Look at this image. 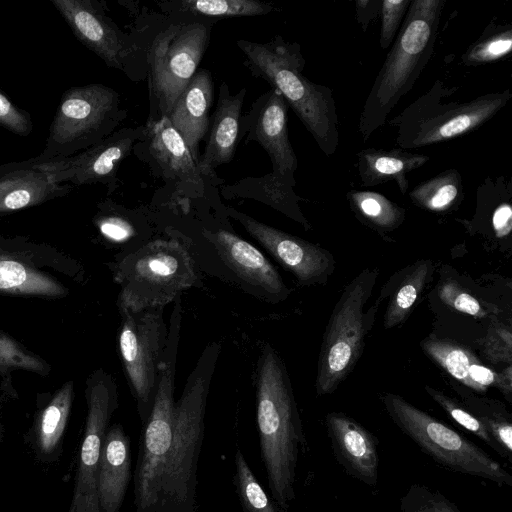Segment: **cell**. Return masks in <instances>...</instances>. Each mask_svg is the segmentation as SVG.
<instances>
[{
  "label": "cell",
  "mask_w": 512,
  "mask_h": 512,
  "mask_svg": "<svg viewBox=\"0 0 512 512\" xmlns=\"http://www.w3.org/2000/svg\"><path fill=\"white\" fill-rule=\"evenodd\" d=\"M287 112L281 93L270 88L241 117L239 138L259 143L271 160L272 173L295 187L298 160L288 137Z\"/></svg>",
  "instance_id": "cell-19"
},
{
  "label": "cell",
  "mask_w": 512,
  "mask_h": 512,
  "mask_svg": "<svg viewBox=\"0 0 512 512\" xmlns=\"http://www.w3.org/2000/svg\"><path fill=\"white\" fill-rule=\"evenodd\" d=\"M94 222L101 236L119 249L115 260L152 240L158 231L147 214L119 206L110 200L98 204Z\"/></svg>",
  "instance_id": "cell-25"
},
{
  "label": "cell",
  "mask_w": 512,
  "mask_h": 512,
  "mask_svg": "<svg viewBox=\"0 0 512 512\" xmlns=\"http://www.w3.org/2000/svg\"><path fill=\"white\" fill-rule=\"evenodd\" d=\"M145 126L126 127L113 132L93 146L67 158L34 161L31 159L0 165V174L21 168L45 172L57 183L72 185L102 184L111 194L118 186L121 163L144 139Z\"/></svg>",
  "instance_id": "cell-14"
},
{
  "label": "cell",
  "mask_w": 512,
  "mask_h": 512,
  "mask_svg": "<svg viewBox=\"0 0 512 512\" xmlns=\"http://www.w3.org/2000/svg\"><path fill=\"white\" fill-rule=\"evenodd\" d=\"M425 390L451 419L463 429L475 435L501 456L499 447L492 439L484 424L469 409H466L456 400L433 387L426 385Z\"/></svg>",
  "instance_id": "cell-38"
},
{
  "label": "cell",
  "mask_w": 512,
  "mask_h": 512,
  "mask_svg": "<svg viewBox=\"0 0 512 512\" xmlns=\"http://www.w3.org/2000/svg\"><path fill=\"white\" fill-rule=\"evenodd\" d=\"M73 381H67L42 411L36 427V447L50 456L59 447L73 401Z\"/></svg>",
  "instance_id": "cell-33"
},
{
  "label": "cell",
  "mask_w": 512,
  "mask_h": 512,
  "mask_svg": "<svg viewBox=\"0 0 512 512\" xmlns=\"http://www.w3.org/2000/svg\"><path fill=\"white\" fill-rule=\"evenodd\" d=\"M255 384L260 455L271 498L287 512L296 497V469L307 442L287 368L269 343L261 346Z\"/></svg>",
  "instance_id": "cell-1"
},
{
  "label": "cell",
  "mask_w": 512,
  "mask_h": 512,
  "mask_svg": "<svg viewBox=\"0 0 512 512\" xmlns=\"http://www.w3.org/2000/svg\"><path fill=\"white\" fill-rule=\"evenodd\" d=\"M74 36L104 63L129 75L134 40L107 15L105 2L98 0H51Z\"/></svg>",
  "instance_id": "cell-18"
},
{
  "label": "cell",
  "mask_w": 512,
  "mask_h": 512,
  "mask_svg": "<svg viewBox=\"0 0 512 512\" xmlns=\"http://www.w3.org/2000/svg\"><path fill=\"white\" fill-rule=\"evenodd\" d=\"M484 357L493 364L512 362V332L510 326L502 323H492L481 341Z\"/></svg>",
  "instance_id": "cell-41"
},
{
  "label": "cell",
  "mask_w": 512,
  "mask_h": 512,
  "mask_svg": "<svg viewBox=\"0 0 512 512\" xmlns=\"http://www.w3.org/2000/svg\"><path fill=\"white\" fill-rule=\"evenodd\" d=\"M357 157L362 186H376L395 181L402 194H406L408 190V174L429 160L427 155L401 148H366L358 151Z\"/></svg>",
  "instance_id": "cell-28"
},
{
  "label": "cell",
  "mask_w": 512,
  "mask_h": 512,
  "mask_svg": "<svg viewBox=\"0 0 512 512\" xmlns=\"http://www.w3.org/2000/svg\"><path fill=\"white\" fill-rule=\"evenodd\" d=\"M351 211L370 228L379 233L399 228L406 216V210L375 191L350 190L346 195Z\"/></svg>",
  "instance_id": "cell-32"
},
{
  "label": "cell",
  "mask_w": 512,
  "mask_h": 512,
  "mask_svg": "<svg viewBox=\"0 0 512 512\" xmlns=\"http://www.w3.org/2000/svg\"><path fill=\"white\" fill-rule=\"evenodd\" d=\"M156 4L174 21L211 25L223 19L262 16L277 10L271 3L257 0H163Z\"/></svg>",
  "instance_id": "cell-29"
},
{
  "label": "cell",
  "mask_w": 512,
  "mask_h": 512,
  "mask_svg": "<svg viewBox=\"0 0 512 512\" xmlns=\"http://www.w3.org/2000/svg\"><path fill=\"white\" fill-rule=\"evenodd\" d=\"M214 102V81L207 69H198L173 103L167 118L198 163L200 142L207 136Z\"/></svg>",
  "instance_id": "cell-22"
},
{
  "label": "cell",
  "mask_w": 512,
  "mask_h": 512,
  "mask_svg": "<svg viewBox=\"0 0 512 512\" xmlns=\"http://www.w3.org/2000/svg\"><path fill=\"white\" fill-rule=\"evenodd\" d=\"M356 19L363 31H366L372 20L380 13V0H357Z\"/></svg>",
  "instance_id": "cell-46"
},
{
  "label": "cell",
  "mask_w": 512,
  "mask_h": 512,
  "mask_svg": "<svg viewBox=\"0 0 512 512\" xmlns=\"http://www.w3.org/2000/svg\"><path fill=\"white\" fill-rule=\"evenodd\" d=\"M163 235L181 240L200 271L268 303L285 301L290 288L256 246L235 233L227 218L155 223Z\"/></svg>",
  "instance_id": "cell-2"
},
{
  "label": "cell",
  "mask_w": 512,
  "mask_h": 512,
  "mask_svg": "<svg viewBox=\"0 0 512 512\" xmlns=\"http://www.w3.org/2000/svg\"><path fill=\"white\" fill-rule=\"evenodd\" d=\"M420 345L422 350L449 375L470 389L476 390V386L469 378V369L479 360L468 348L433 335L423 339Z\"/></svg>",
  "instance_id": "cell-34"
},
{
  "label": "cell",
  "mask_w": 512,
  "mask_h": 512,
  "mask_svg": "<svg viewBox=\"0 0 512 512\" xmlns=\"http://www.w3.org/2000/svg\"><path fill=\"white\" fill-rule=\"evenodd\" d=\"M401 512H463L441 492L426 485L412 484L400 499Z\"/></svg>",
  "instance_id": "cell-40"
},
{
  "label": "cell",
  "mask_w": 512,
  "mask_h": 512,
  "mask_svg": "<svg viewBox=\"0 0 512 512\" xmlns=\"http://www.w3.org/2000/svg\"><path fill=\"white\" fill-rule=\"evenodd\" d=\"M118 346L142 426L151 414L167 344L164 308L123 311Z\"/></svg>",
  "instance_id": "cell-13"
},
{
  "label": "cell",
  "mask_w": 512,
  "mask_h": 512,
  "mask_svg": "<svg viewBox=\"0 0 512 512\" xmlns=\"http://www.w3.org/2000/svg\"><path fill=\"white\" fill-rule=\"evenodd\" d=\"M220 353L219 342L206 345L176 402L172 444L155 512H196L206 405Z\"/></svg>",
  "instance_id": "cell-4"
},
{
  "label": "cell",
  "mask_w": 512,
  "mask_h": 512,
  "mask_svg": "<svg viewBox=\"0 0 512 512\" xmlns=\"http://www.w3.org/2000/svg\"><path fill=\"white\" fill-rule=\"evenodd\" d=\"M131 480L130 439L119 423L104 437L97 474L100 512H119Z\"/></svg>",
  "instance_id": "cell-23"
},
{
  "label": "cell",
  "mask_w": 512,
  "mask_h": 512,
  "mask_svg": "<svg viewBox=\"0 0 512 512\" xmlns=\"http://www.w3.org/2000/svg\"><path fill=\"white\" fill-rule=\"evenodd\" d=\"M146 134L133 151L142 152L145 160L180 197L178 205L183 213L190 211V204L204 196V177L197 162L181 135L166 116L149 120Z\"/></svg>",
  "instance_id": "cell-16"
},
{
  "label": "cell",
  "mask_w": 512,
  "mask_h": 512,
  "mask_svg": "<svg viewBox=\"0 0 512 512\" xmlns=\"http://www.w3.org/2000/svg\"><path fill=\"white\" fill-rule=\"evenodd\" d=\"M455 89L436 80L427 92L389 121L396 129L398 148L418 149L472 132L493 118L512 97L511 91L505 90L465 102H443Z\"/></svg>",
  "instance_id": "cell-7"
},
{
  "label": "cell",
  "mask_w": 512,
  "mask_h": 512,
  "mask_svg": "<svg viewBox=\"0 0 512 512\" xmlns=\"http://www.w3.org/2000/svg\"><path fill=\"white\" fill-rule=\"evenodd\" d=\"M126 116L120 95L111 87H70L61 96L43 151L32 160L73 156L115 132Z\"/></svg>",
  "instance_id": "cell-11"
},
{
  "label": "cell",
  "mask_w": 512,
  "mask_h": 512,
  "mask_svg": "<svg viewBox=\"0 0 512 512\" xmlns=\"http://www.w3.org/2000/svg\"><path fill=\"white\" fill-rule=\"evenodd\" d=\"M381 399L393 423L439 465L499 486H512V475L461 433L420 410L400 395L385 393Z\"/></svg>",
  "instance_id": "cell-10"
},
{
  "label": "cell",
  "mask_w": 512,
  "mask_h": 512,
  "mask_svg": "<svg viewBox=\"0 0 512 512\" xmlns=\"http://www.w3.org/2000/svg\"><path fill=\"white\" fill-rule=\"evenodd\" d=\"M221 195L228 200L244 198L261 202L299 223L305 230H311L299 205L302 198L295 193L294 187L272 172L259 177L248 176L224 185Z\"/></svg>",
  "instance_id": "cell-26"
},
{
  "label": "cell",
  "mask_w": 512,
  "mask_h": 512,
  "mask_svg": "<svg viewBox=\"0 0 512 512\" xmlns=\"http://www.w3.org/2000/svg\"><path fill=\"white\" fill-rule=\"evenodd\" d=\"M0 291L12 294L59 297L67 290L31 261L0 251Z\"/></svg>",
  "instance_id": "cell-30"
},
{
  "label": "cell",
  "mask_w": 512,
  "mask_h": 512,
  "mask_svg": "<svg viewBox=\"0 0 512 512\" xmlns=\"http://www.w3.org/2000/svg\"><path fill=\"white\" fill-rule=\"evenodd\" d=\"M228 217L245 231L302 286L325 285L335 270L333 255L300 237L260 222L233 207H225Z\"/></svg>",
  "instance_id": "cell-17"
},
{
  "label": "cell",
  "mask_w": 512,
  "mask_h": 512,
  "mask_svg": "<svg viewBox=\"0 0 512 512\" xmlns=\"http://www.w3.org/2000/svg\"><path fill=\"white\" fill-rule=\"evenodd\" d=\"M469 410L484 424L501 451L512 462V422L506 410L495 403L469 401Z\"/></svg>",
  "instance_id": "cell-37"
},
{
  "label": "cell",
  "mask_w": 512,
  "mask_h": 512,
  "mask_svg": "<svg viewBox=\"0 0 512 512\" xmlns=\"http://www.w3.org/2000/svg\"><path fill=\"white\" fill-rule=\"evenodd\" d=\"M211 24L174 21L154 37L147 50L151 94L161 116H167L190 82L207 50Z\"/></svg>",
  "instance_id": "cell-12"
},
{
  "label": "cell",
  "mask_w": 512,
  "mask_h": 512,
  "mask_svg": "<svg viewBox=\"0 0 512 512\" xmlns=\"http://www.w3.org/2000/svg\"><path fill=\"white\" fill-rule=\"evenodd\" d=\"M411 0H381L380 47L388 49L394 42Z\"/></svg>",
  "instance_id": "cell-43"
},
{
  "label": "cell",
  "mask_w": 512,
  "mask_h": 512,
  "mask_svg": "<svg viewBox=\"0 0 512 512\" xmlns=\"http://www.w3.org/2000/svg\"><path fill=\"white\" fill-rule=\"evenodd\" d=\"M512 50V26L493 24L486 27L481 37L462 54L466 66H479L498 61Z\"/></svg>",
  "instance_id": "cell-36"
},
{
  "label": "cell",
  "mask_w": 512,
  "mask_h": 512,
  "mask_svg": "<svg viewBox=\"0 0 512 512\" xmlns=\"http://www.w3.org/2000/svg\"><path fill=\"white\" fill-rule=\"evenodd\" d=\"M411 202L435 213L449 212L461 203L464 196L462 177L456 168H450L419 183L410 192Z\"/></svg>",
  "instance_id": "cell-31"
},
{
  "label": "cell",
  "mask_w": 512,
  "mask_h": 512,
  "mask_svg": "<svg viewBox=\"0 0 512 512\" xmlns=\"http://www.w3.org/2000/svg\"><path fill=\"white\" fill-rule=\"evenodd\" d=\"M14 369H23L43 375L49 373L46 362L0 331V375L10 378Z\"/></svg>",
  "instance_id": "cell-39"
},
{
  "label": "cell",
  "mask_w": 512,
  "mask_h": 512,
  "mask_svg": "<svg viewBox=\"0 0 512 512\" xmlns=\"http://www.w3.org/2000/svg\"><path fill=\"white\" fill-rule=\"evenodd\" d=\"M236 44L251 74L279 91L320 150L326 156L333 155L339 145L336 102L329 87L303 74L305 59L300 45L281 36L265 43L239 39Z\"/></svg>",
  "instance_id": "cell-3"
},
{
  "label": "cell",
  "mask_w": 512,
  "mask_h": 512,
  "mask_svg": "<svg viewBox=\"0 0 512 512\" xmlns=\"http://www.w3.org/2000/svg\"><path fill=\"white\" fill-rule=\"evenodd\" d=\"M379 276L365 268L343 289L328 320L318 358L316 393L332 394L358 362L380 304L367 306Z\"/></svg>",
  "instance_id": "cell-9"
},
{
  "label": "cell",
  "mask_w": 512,
  "mask_h": 512,
  "mask_svg": "<svg viewBox=\"0 0 512 512\" xmlns=\"http://www.w3.org/2000/svg\"><path fill=\"white\" fill-rule=\"evenodd\" d=\"M234 485L243 512H281L265 492L240 449L234 456Z\"/></svg>",
  "instance_id": "cell-35"
},
{
  "label": "cell",
  "mask_w": 512,
  "mask_h": 512,
  "mask_svg": "<svg viewBox=\"0 0 512 512\" xmlns=\"http://www.w3.org/2000/svg\"><path fill=\"white\" fill-rule=\"evenodd\" d=\"M246 92V88H241L236 94H231L225 82L219 87L217 106L210 121L206 147L197 163L204 178H216L215 169L229 163L234 157L239 142Z\"/></svg>",
  "instance_id": "cell-21"
},
{
  "label": "cell",
  "mask_w": 512,
  "mask_h": 512,
  "mask_svg": "<svg viewBox=\"0 0 512 512\" xmlns=\"http://www.w3.org/2000/svg\"><path fill=\"white\" fill-rule=\"evenodd\" d=\"M469 378L476 386V391L485 392L489 386L498 388L506 398L511 401L512 370L508 365L504 371L497 373L482 365L479 361L473 363L469 369Z\"/></svg>",
  "instance_id": "cell-44"
},
{
  "label": "cell",
  "mask_w": 512,
  "mask_h": 512,
  "mask_svg": "<svg viewBox=\"0 0 512 512\" xmlns=\"http://www.w3.org/2000/svg\"><path fill=\"white\" fill-rule=\"evenodd\" d=\"M325 425L334 456L351 477L369 487H376L379 480L378 439L354 418L330 412Z\"/></svg>",
  "instance_id": "cell-20"
},
{
  "label": "cell",
  "mask_w": 512,
  "mask_h": 512,
  "mask_svg": "<svg viewBox=\"0 0 512 512\" xmlns=\"http://www.w3.org/2000/svg\"><path fill=\"white\" fill-rule=\"evenodd\" d=\"M434 264L429 259H422L397 271L380 291L377 303L389 296L384 314L385 329L402 324L417 304L424 289L432 278Z\"/></svg>",
  "instance_id": "cell-27"
},
{
  "label": "cell",
  "mask_w": 512,
  "mask_h": 512,
  "mask_svg": "<svg viewBox=\"0 0 512 512\" xmlns=\"http://www.w3.org/2000/svg\"><path fill=\"white\" fill-rule=\"evenodd\" d=\"M445 0H411L359 117L363 141L384 125L400 99L414 86L434 52Z\"/></svg>",
  "instance_id": "cell-5"
},
{
  "label": "cell",
  "mask_w": 512,
  "mask_h": 512,
  "mask_svg": "<svg viewBox=\"0 0 512 512\" xmlns=\"http://www.w3.org/2000/svg\"><path fill=\"white\" fill-rule=\"evenodd\" d=\"M182 321V297L174 300L167 344L151 414L139 440L134 470L135 512H155L173 438L177 355Z\"/></svg>",
  "instance_id": "cell-8"
},
{
  "label": "cell",
  "mask_w": 512,
  "mask_h": 512,
  "mask_svg": "<svg viewBox=\"0 0 512 512\" xmlns=\"http://www.w3.org/2000/svg\"><path fill=\"white\" fill-rule=\"evenodd\" d=\"M119 312L164 308L192 287L202 288V272L186 245L176 237H156L115 260Z\"/></svg>",
  "instance_id": "cell-6"
},
{
  "label": "cell",
  "mask_w": 512,
  "mask_h": 512,
  "mask_svg": "<svg viewBox=\"0 0 512 512\" xmlns=\"http://www.w3.org/2000/svg\"><path fill=\"white\" fill-rule=\"evenodd\" d=\"M438 296L443 303L461 313L475 318H483L486 315L479 301L454 280L441 282L438 286Z\"/></svg>",
  "instance_id": "cell-42"
},
{
  "label": "cell",
  "mask_w": 512,
  "mask_h": 512,
  "mask_svg": "<svg viewBox=\"0 0 512 512\" xmlns=\"http://www.w3.org/2000/svg\"><path fill=\"white\" fill-rule=\"evenodd\" d=\"M87 416L78 470L69 512H100L97 474L104 437L118 407V387L113 376L99 368L86 380Z\"/></svg>",
  "instance_id": "cell-15"
},
{
  "label": "cell",
  "mask_w": 512,
  "mask_h": 512,
  "mask_svg": "<svg viewBox=\"0 0 512 512\" xmlns=\"http://www.w3.org/2000/svg\"><path fill=\"white\" fill-rule=\"evenodd\" d=\"M73 190L70 183H57L45 172L21 168L0 174V216L30 208Z\"/></svg>",
  "instance_id": "cell-24"
},
{
  "label": "cell",
  "mask_w": 512,
  "mask_h": 512,
  "mask_svg": "<svg viewBox=\"0 0 512 512\" xmlns=\"http://www.w3.org/2000/svg\"><path fill=\"white\" fill-rule=\"evenodd\" d=\"M0 126L20 137H27L33 130L31 115L19 108L0 91Z\"/></svg>",
  "instance_id": "cell-45"
}]
</instances>
